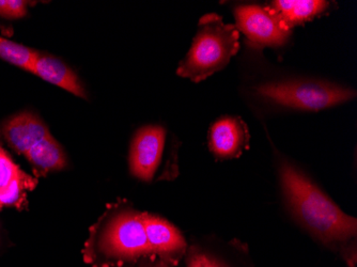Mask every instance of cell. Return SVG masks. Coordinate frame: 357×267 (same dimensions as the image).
Wrapping results in <instances>:
<instances>
[{"mask_svg": "<svg viewBox=\"0 0 357 267\" xmlns=\"http://www.w3.org/2000/svg\"><path fill=\"white\" fill-rule=\"evenodd\" d=\"M238 38L236 26L225 24L216 14L204 16L188 56L178 66V75L202 82L224 69L238 53Z\"/></svg>", "mask_w": 357, "mask_h": 267, "instance_id": "7a4b0ae2", "label": "cell"}, {"mask_svg": "<svg viewBox=\"0 0 357 267\" xmlns=\"http://www.w3.org/2000/svg\"><path fill=\"white\" fill-rule=\"evenodd\" d=\"M33 183H36L33 178L22 172L5 190L0 192V208L19 204L26 188Z\"/></svg>", "mask_w": 357, "mask_h": 267, "instance_id": "5bb4252c", "label": "cell"}, {"mask_svg": "<svg viewBox=\"0 0 357 267\" xmlns=\"http://www.w3.org/2000/svg\"><path fill=\"white\" fill-rule=\"evenodd\" d=\"M3 135L15 151L25 154L29 148L51 134L39 116L30 112H23L13 116L5 124Z\"/></svg>", "mask_w": 357, "mask_h": 267, "instance_id": "ba28073f", "label": "cell"}, {"mask_svg": "<svg viewBox=\"0 0 357 267\" xmlns=\"http://www.w3.org/2000/svg\"><path fill=\"white\" fill-rule=\"evenodd\" d=\"M30 72L78 98H86L85 90L76 74L58 58L38 53Z\"/></svg>", "mask_w": 357, "mask_h": 267, "instance_id": "9c48e42d", "label": "cell"}, {"mask_svg": "<svg viewBox=\"0 0 357 267\" xmlns=\"http://www.w3.org/2000/svg\"><path fill=\"white\" fill-rule=\"evenodd\" d=\"M234 15L238 31L257 47H280L290 37L291 30L271 7L240 6Z\"/></svg>", "mask_w": 357, "mask_h": 267, "instance_id": "5b68a950", "label": "cell"}, {"mask_svg": "<svg viewBox=\"0 0 357 267\" xmlns=\"http://www.w3.org/2000/svg\"><path fill=\"white\" fill-rule=\"evenodd\" d=\"M146 267H167L165 264H163V263H160V264L154 265V266H146Z\"/></svg>", "mask_w": 357, "mask_h": 267, "instance_id": "ac0fdd59", "label": "cell"}, {"mask_svg": "<svg viewBox=\"0 0 357 267\" xmlns=\"http://www.w3.org/2000/svg\"><path fill=\"white\" fill-rule=\"evenodd\" d=\"M280 183L284 198L298 222L326 244L355 238L357 222L342 212L320 188L296 167L282 162Z\"/></svg>", "mask_w": 357, "mask_h": 267, "instance_id": "6da1fadb", "label": "cell"}, {"mask_svg": "<svg viewBox=\"0 0 357 267\" xmlns=\"http://www.w3.org/2000/svg\"><path fill=\"white\" fill-rule=\"evenodd\" d=\"M38 52L9 39L0 37V59L30 72Z\"/></svg>", "mask_w": 357, "mask_h": 267, "instance_id": "4fadbf2b", "label": "cell"}, {"mask_svg": "<svg viewBox=\"0 0 357 267\" xmlns=\"http://www.w3.org/2000/svg\"><path fill=\"white\" fill-rule=\"evenodd\" d=\"M27 15V3L24 0H0V16L7 20L23 19Z\"/></svg>", "mask_w": 357, "mask_h": 267, "instance_id": "2e32d148", "label": "cell"}, {"mask_svg": "<svg viewBox=\"0 0 357 267\" xmlns=\"http://www.w3.org/2000/svg\"><path fill=\"white\" fill-rule=\"evenodd\" d=\"M250 139L248 128L240 118L225 116L211 126L208 144L211 151L220 158L238 155Z\"/></svg>", "mask_w": 357, "mask_h": 267, "instance_id": "52a82bcc", "label": "cell"}, {"mask_svg": "<svg viewBox=\"0 0 357 267\" xmlns=\"http://www.w3.org/2000/svg\"><path fill=\"white\" fill-rule=\"evenodd\" d=\"M165 138L162 126H144L138 130L130 152V169L136 178L152 180L162 160Z\"/></svg>", "mask_w": 357, "mask_h": 267, "instance_id": "8992f818", "label": "cell"}, {"mask_svg": "<svg viewBox=\"0 0 357 267\" xmlns=\"http://www.w3.org/2000/svg\"><path fill=\"white\" fill-rule=\"evenodd\" d=\"M271 8L291 30L294 26L320 15L328 9V3L321 0H276L273 1Z\"/></svg>", "mask_w": 357, "mask_h": 267, "instance_id": "8fae6325", "label": "cell"}, {"mask_svg": "<svg viewBox=\"0 0 357 267\" xmlns=\"http://www.w3.org/2000/svg\"><path fill=\"white\" fill-rule=\"evenodd\" d=\"M142 222L151 252L160 254L183 252L185 241L176 227L162 218L148 214H142Z\"/></svg>", "mask_w": 357, "mask_h": 267, "instance_id": "30bf717a", "label": "cell"}, {"mask_svg": "<svg viewBox=\"0 0 357 267\" xmlns=\"http://www.w3.org/2000/svg\"><path fill=\"white\" fill-rule=\"evenodd\" d=\"M188 267H225L208 254L200 252H192L188 258Z\"/></svg>", "mask_w": 357, "mask_h": 267, "instance_id": "e0dca14e", "label": "cell"}, {"mask_svg": "<svg viewBox=\"0 0 357 267\" xmlns=\"http://www.w3.org/2000/svg\"><path fill=\"white\" fill-rule=\"evenodd\" d=\"M27 160L42 171L60 170L67 165V158L55 138L48 135L25 153Z\"/></svg>", "mask_w": 357, "mask_h": 267, "instance_id": "7c38bea8", "label": "cell"}, {"mask_svg": "<svg viewBox=\"0 0 357 267\" xmlns=\"http://www.w3.org/2000/svg\"><path fill=\"white\" fill-rule=\"evenodd\" d=\"M256 91L272 103L308 112H317L346 103L355 96V91L350 88L312 80L268 82L259 86Z\"/></svg>", "mask_w": 357, "mask_h": 267, "instance_id": "3957f363", "label": "cell"}, {"mask_svg": "<svg viewBox=\"0 0 357 267\" xmlns=\"http://www.w3.org/2000/svg\"><path fill=\"white\" fill-rule=\"evenodd\" d=\"M22 174L17 165L14 164L9 155L0 148V192Z\"/></svg>", "mask_w": 357, "mask_h": 267, "instance_id": "9a60e30c", "label": "cell"}, {"mask_svg": "<svg viewBox=\"0 0 357 267\" xmlns=\"http://www.w3.org/2000/svg\"><path fill=\"white\" fill-rule=\"evenodd\" d=\"M102 252L117 260H135L151 252L142 214L123 212L110 220L100 241Z\"/></svg>", "mask_w": 357, "mask_h": 267, "instance_id": "277c9868", "label": "cell"}]
</instances>
